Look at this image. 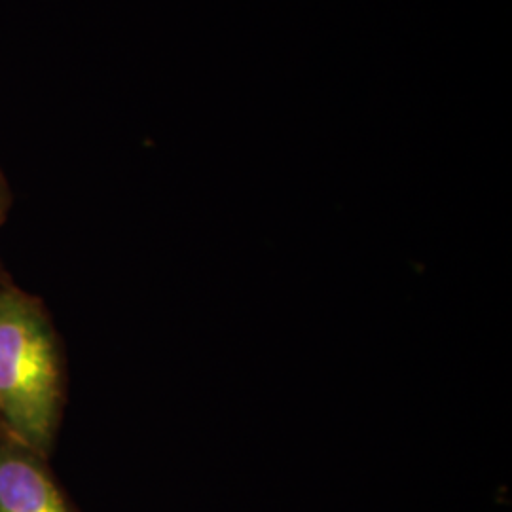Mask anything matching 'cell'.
<instances>
[{
	"mask_svg": "<svg viewBox=\"0 0 512 512\" xmlns=\"http://www.w3.org/2000/svg\"><path fill=\"white\" fill-rule=\"evenodd\" d=\"M8 209H10V188L6 184L4 175L0 173V224L6 219Z\"/></svg>",
	"mask_w": 512,
	"mask_h": 512,
	"instance_id": "cell-3",
	"label": "cell"
},
{
	"mask_svg": "<svg viewBox=\"0 0 512 512\" xmlns=\"http://www.w3.org/2000/svg\"><path fill=\"white\" fill-rule=\"evenodd\" d=\"M61 370L52 325L35 298L0 291V421L16 444L46 454L59 420Z\"/></svg>",
	"mask_w": 512,
	"mask_h": 512,
	"instance_id": "cell-1",
	"label": "cell"
},
{
	"mask_svg": "<svg viewBox=\"0 0 512 512\" xmlns=\"http://www.w3.org/2000/svg\"><path fill=\"white\" fill-rule=\"evenodd\" d=\"M0 512H69L50 475L21 446L0 448Z\"/></svg>",
	"mask_w": 512,
	"mask_h": 512,
	"instance_id": "cell-2",
	"label": "cell"
}]
</instances>
